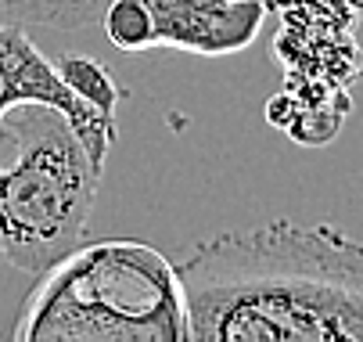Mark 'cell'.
<instances>
[{"mask_svg":"<svg viewBox=\"0 0 363 342\" xmlns=\"http://www.w3.org/2000/svg\"><path fill=\"white\" fill-rule=\"evenodd\" d=\"M177 277L191 342H363V246L331 224L213 234Z\"/></svg>","mask_w":363,"mask_h":342,"instance_id":"obj_1","label":"cell"},{"mask_svg":"<svg viewBox=\"0 0 363 342\" xmlns=\"http://www.w3.org/2000/svg\"><path fill=\"white\" fill-rule=\"evenodd\" d=\"M36 277L15 342H191L177 267L147 241H79Z\"/></svg>","mask_w":363,"mask_h":342,"instance_id":"obj_2","label":"cell"},{"mask_svg":"<svg viewBox=\"0 0 363 342\" xmlns=\"http://www.w3.org/2000/svg\"><path fill=\"white\" fill-rule=\"evenodd\" d=\"M101 170L69 119L36 101L0 112V260L40 274L86 238Z\"/></svg>","mask_w":363,"mask_h":342,"instance_id":"obj_3","label":"cell"},{"mask_svg":"<svg viewBox=\"0 0 363 342\" xmlns=\"http://www.w3.org/2000/svg\"><path fill=\"white\" fill-rule=\"evenodd\" d=\"M22 101L58 109L69 119L72 133L79 137L94 170L105 173L108 152L119 137L116 112L94 109L83 97H76L65 87V79L58 76V69L50 65L40 55V47L26 36V26L0 22V112H8L11 105H22Z\"/></svg>","mask_w":363,"mask_h":342,"instance_id":"obj_4","label":"cell"},{"mask_svg":"<svg viewBox=\"0 0 363 342\" xmlns=\"http://www.w3.org/2000/svg\"><path fill=\"white\" fill-rule=\"evenodd\" d=\"M108 0H0V22L47 26V29H86L97 26Z\"/></svg>","mask_w":363,"mask_h":342,"instance_id":"obj_5","label":"cell"},{"mask_svg":"<svg viewBox=\"0 0 363 342\" xmlns=\"http://www.w3.org/2000/svg\"><path fill=\"white\" fill-rule=\"evenodd\" d=\"M101 26H105L108 40L126 55H144L159 47V29H155L147 0H108Z\"/></svg>","mask_w":363,"mask_h":342,"instance_id":"obj_6","label":"cell"},{"mask_svg":"<svg viewBox=\"0 0 363 342\" xmlns=\"http://www.w3.org/2000/svg\"><path fill=\"white\" fill-rule=\"evenodd\" d=\"M55 69H58V76L65 79V87H69L76 97H83L86 105L105 109V112H116V109H119L123 87L116 83V76H112L105 65H101L97 58H86V55L69 51V55L58 58Z\"/></svg>","mask_w":363,"mask_h":342,"instance_id":"obj_7","label":"cell"}]
</instances>
